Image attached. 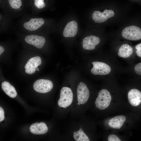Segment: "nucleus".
<instances>
[{"label":"nucleus","instance_id":"nucleus-1","mask_svg":"<svg viewBox=\"0 0 141 141\" xmlns=\"http://www.w3.org/2000/svg\"><path fill=\"white\" fill-rule=\"evenodd\" d=\"M45 24V20L42 18L30 17L26 19L21 25L22 30L25 33H41Z\"/></svg>","mask_w":141,"mask_h":141},{"label":"nucleus","instance_id":"nucleus-2","mask_svg":"<svg viewBox=\"0 0 141 141\" xmlns=\"http://www.w3.org/2000/svg\"><path fill=\"white\" fill-rule=\"evenodd\" d=\"M111 97L109 92L107 90L103 89L98 93L95 104L96 107L101 110L107 108L109 105Z\"/></svg>","mask_w":141,"mask_h":141},{"label":"nucleus","instance_id":"nucleus-3","mask_svg":"<svg viewBox=\"0 0 141 141\" xmlns=\"http://www.w3.org/2000/svg\"><path fill=\"white\" fill-rule=\"evenodd\" d=\"M73 93L71 89L67 87H63L60 91V98L57 102L60 107L65 108L72 104L73 99Z\"/></svg>","mask_w":141,"mask_h":141},{"label":"nucleus","instance_id":"nucleus-4","mask_svg":"<svg viewBox=\"0 0 141 141\" xmlns=\"http://www.w3.org/2000/svg\"><path fill=\"white\" fill-rule=\"evenodd\" d=\"M122 37L125 39L131 40H137L141 39V29L138 27L131 26L123 29Z\"/></svg>","mask_w":141,"mask_h":141},{"label":"nucleus","instance_id":"nucleus-5","mask_svg":"<svg viewBox=\"0 0 141 141\" xmlns=\"http://www.w3.org/2000/svg\"><path fill=\"white\" fill-rule=\"evenodd\" d=\"M53 87L52 82L50 80L41 79L37 80L34 83L33 87L37 92L41 93L48 92L51 91Z\"/></svg>","mask_w":141,"mask_h":141},{"label":"nucleus","instance_id":"nucleus-6","mask_svg":"<svg viewBox=\"0 0 141 141\" xmlns=\"http://www.w3.org/2000/svg\"><path fill=\"white\" fill-rule=\"evenodd\" d=\"M24 40L27 43L39 49L43 47L46 42L45 38L43 36L34 34L26 35Z\"/></svg>","mask_w":141,"mask_h":141},{"label":"nucleus","instance_id":"nucleus-7","mask_svg":"<svg viewBox=\"0 0 141 141\" xmlns=\"http://www.w3.org/2000/svg\"><path fill=\"white\" fill-rule=\"evenodd\" d=\"M92 63L93 66L91 72L94 75H105L111 71L110 66L104 63L96 61L92 62Z\"/></svg>","mask_w":141,"mask_h":141},{"label":"nucleus","instance_id":"nucleus-8","mask_svg":"<svg viewBox=\"0 0 141 141\" xmlns=\"http://www.w3.org/2000/svg\"><path fill=\"white\" fill-rule=\"evenodd\" d=\"M77 93L78 101L83 104L87 102L89 98L90 93L89 89L84 83L80 82L78 85Z\"/></svg>","mask_w":141,"mask_h":141},{"label":"nucleus","instance_id":"nucleus-9","mask_svg":"<svg viewBox=\"0 0 141 141\" xmlns=\"http://www.w3.org/2000/svg\"><path fill=\"white\" fill-rule=\"evenodd\" d=\"M114 11L110 10H105L103 12L99 11H94L92 15V19L96 23L104 22L109 18L114 15Z\"/></svg>","mask_w":141,"mask_h":141},{"label":"nucleus","instance_id":"nucleus-10","mask_svg":"<svg viewBox=\"0 0 141 141\" xmlns=\"http://www.w3.org/2000/svg\"><path fill=\"white\" fill-rule=\"evenodd\" d=\"M41 63V58L39 56H37L31 58L25 66L26 73L29 74L34 73L36 68L40 65Z\"/></svg>","mask_w":141,"mask_h":141},{"label":"nucleus","instance_id":"nucleus-11","mask_svg":"<svg viewBox=\"0 0 141 141\" xmlns=\"http://www.w3.org/2000/svg\"><path fill=\"white\" fill-rule=\"evenodd\" d=\"M100 41V39L98 37L90 35L83 39L82 46L85 50H93L95 49L96 46L99 44Z\"/></svg>","mask_w":141,"mask_h":141},{"label":"nucleus","instance_id":"nucleus-12","mask_svg":"<svg viewBox=\"0 0 141 141\" xmlns=\"http://www.w3.org/2000/svg\"><path fill=\"white\" fill-rule=\"evenodd\" d=\"M129 103L134 107L138 105L141 103V92L136 89L131 90L128 93Z\"/></svg>","mask_w":141,"mask_h":141},{"label":"nucleus","instance_id":"nucleus-13","mask_svg":"<svg viewBox=\"0 0 141 141\" xmlns=\"http://www.w3.org/2000/svg\"><path fill=\"white\" fill-rule=\"evenodd\" d=\"M78 25L76 22L73 21L68 22L65 27L63 35L65 37H73L77 34Z\"/></svg>","mask_w":141,"mask_h":141},{"label":"nucleus","instance_id":"nucleus-14","mask_svg":"<svg viewBox=\"0 0 141 141\" xmlns=\"http://www.w3.org/2000/svg\"><path fill=\"white\" fill-rule=\"evenodd\" d=\"M30 132L36 135L44 134L48 131L46 125L43 122L35 123L32 124L30 128Z\"/></svg>","mask_w":141,"mask_h":141},{"label":"nucleus","instance_id":"nucleus-15","mask_svg":"<svg viewBox=\"0 0 141 141\" xmlns=\"http://www.w3.org/2000/svg\"><path fill=\"white\" fill-rule=\"evenodd\" d=\"M126 120V117L124 115L116 116L110 120L108 123L109 125L112 128L120 129L123 125Z\"/></svg>","mask_w":141,"mask_h":141},{"label":"nucleus","instance_id":"nucleus-16","mask_svg":"<svg viewBox=\"0 0 141 141\" xmlns=\"http://www.w3.org/2000/svg\"><path fill=\"white\" fill-rule=\"evenodd\" d=\"M2 89L8 96L11 98L15 97L17 92L14 87L7 81L3 82L1 85Z\"/></svg>","mask_w":141,"mask_h":141},{"label":"nucleus","instance_id":"nucleus-17","mask_svg":"<svg viewBox=\"0 0 141 141\" xmlns=\"http://www.w3.org/2000/svg\"><path fill=\"white\" fill-rule=\"evenodd\" d=\"M132 47L127 44L122 45L119 49L118 54L119 56L124 58L130 57L132 54Z\"/></svg>","mask_w":141,"mask_h":141},{"label":"nucleus","instance_id":"nucleus-18","mask_svg":"<svg viewBox=\"0 0 141 141\" xmlns=\"http://www.w3.org/2000/svg\"><path fill=\"white\" fill-rule=\"evenodd\" d=\"M73 137L77 141H90L89 137L83 131L81 127L79 130L73 133Z\"/></svg>","mask_w":141,"mask_h":141},{"label":"nucleus","instance_id":"nucleus-19","mask_svg":"<svg viewBox=\"0 0 141 141\" xmlns=\"http://www.w3.org/2000/svg\"><path fill=\"white\" fill-rule=\"evenodd\" d=\"M8 2L13 12L18 13L20 11L22 4L21 0H8Z\"/></svg>","mask_w":141,"mask_h":141},{"label":"nucleus","instance_id":"nucleus-20","mask_svg":"<svg viewBox=\"0 0 141 141\" xmlns=\"http://www.w3.org/2000/svg\"><path fill=\"white\" fill-rule=\"evenodd\" d=\"M34 5L38 9L45 7V5L44 0H34Z\"/></svg>","mask_w":141,"mask_h":141},{"label":"nucleus","instance_id":"nucleus-21","mask_svg":"<svg viewBox=\"0 0 141 141\" xmlns=\"http://www.w3.org/2000/svg\"><path fill=\"white\" fill-rule=\"evenodd\" d=\"M134 70L137 74L141 75V62L136 65L134 68Z\"/></svg>","mask_w":141,"mask_h":141},{"label":"nucleus","instance_id":"nucleus-22","mask_svg":"<svg viewBox=\"0 0 141 141\" xmlns=\"http://www.w3.org/2000/svg\"><path fill=\"white\" fill-rule=\"evenodd\" d=\"M108 141H121V140L116 136L114 134L110 135L108 138Z\"/></svg>","mask_w":141,"mask_h":141},{"label":"nucleus","instance_id":"nucleus-23","mask_svg":"<svg viewBox=\"0 0 141 141\" xmlns=\"http://www.w3.org/2000/svg\"><path fill=\"white\" fill-rule=\"evenodd\" d=\"M135 48L137 50L136 52L137 56L141 58V43L136 45Z\"/></svg>","mask_w":141,"mask_h":141},{"label":"nucleus","instance_id":"nucleus-24","mask_svg":"<svg viewBox=\"0 0 141 141\" xmlns=\"http://www.w3.org/2000/svg\"><path fill=\"white\" fill-rule=\"evenodd\" d=\"M4 112L3 109L0 107V122H1L4 119Z\"/></svg>","mask_w":141,"mask_h":141},{"label":"nucleus","instance_id":"nucleus-25","mask_svg":"<svg viewBox=\"0 0 141 141\" xmlns=\"http://www.w3.org/2000/svg\"><path fill=\"white\" fill-rule=\"evenodd\" d=\"M4 49L1 45L0 46V55L2 54L4 51Z\"/></svg>","mask_w":141,"mask_h":141},{"label":"nucleus","instance_id":"nucleus-26","mask_svg":"<svg viewBox=\"0 0 141 141\" xmlns=\"http://www.w3.org/2000/svg\"><path fill=\"white\" fill-rule=\"evenodd\" d=\"M38 69V67L36 68V70H37Z\"/></svg>","mask_w":141,"mask_h":141},{"label":"nucleus","instance_id":"nucleus-27","mask_svg":"<svg viewBox=\"0 0 141 141\" xmlns=\"http://www.w3.org/2000/svg\"><path fill=\"white\" fill-rule=\"evenodd\" d=\"M38 71H39V69H38V70H37Z\"/></svg>","mask_w":141,"mask_h":141}]
</instances>
